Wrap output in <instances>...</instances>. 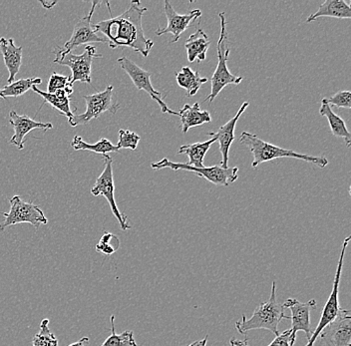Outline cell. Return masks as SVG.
Wrapping results in <instances>:
<instances>
[{
	"instance_id": "5bb4252c",
	"label": "cell",
	"mask_w": 351,
	"mask_h": 346,
	"mask_svg": "<svg viewBox=\"0 0 351 346\" xmlns=\"http://www.w3.org/2000/svg\"><path fill=\"white\" fill-rule=\"evenodd\" d=\"M285 308H289L291 315L289 319L291 321V339L295 343L296 334L298 332H304L306 334L307 341L311 338V312L317 308L315 299H311L307 302H300L296 299H289L282 304Z\"/></svg>"
},
{
	"instance_id": "4fadbf2b",
	"label": "cell",
	"mask_w": 351,
	"mask_h": 346,
	"mask_svg": "<svg viewBox=\"0 0 351 346\" xmlns=\"http://www.w3.org/2000/svg\"><path fill=\"white\" fill-rule=\"evenodd\" d=\"M164 12L166 14L167 24L166 27L158 28L156 30V35L161 36V35L171 34L173 35L172 41L170 45L178 42L181 38V35L186 32L197 18L202 16V12L199 10H194L192 12L186 13V14H180L174 10L172 4L169 1L164 2Z\"/></svg>"
},
{
	"instance_id": "8d00e7d4",
	"label": "cell",
	"mask_w": 351,
	"mask_h": 346,
	"mask_svg": "<svg viewBox=\"0 0 351 346\" xmlns=\"http://www.w3.org/2000/svg\"><path fill=\"white\" fill-rule=\"evenodd\" d=\"M208 336H205V338L202 339V341H197L195 343H191L189 346H207Z\"/></svg>"
},
{
	"instance_id": "d6986e66",
	"label": "cell",
	"mask_w": 351,
	"mask_h": 346,
	"mask_svg": "<svg viewBox=\"0 0 351 346\" xmlns=\"http://www.w3.org/2000/svg\"><path fill=\"white\" fill-rule=\"evenodd\" d=\"M319 17L350 19L351 4L344 0H326L320 4L317 12L307 17L306 23H313Z\"/></svg>"
},
{
	"instance_id": "74e56055",
	"label": "cell",
	"mask_w": 351,
	"mask_h": 346,
	"mask_svg": "<svg viewBox=\"0 0 351 346\" xmlns=\"http://www.w3.org/2000/svg\"><path fill=\"white\" fill-rule=\"evenodd\" d=\"M56 3H57L56 1H54V2H47V1L43 2V1H41V4H43L44 8H47V10H51V8H53V6Z\"/></svg>"
},
{
	"instance_id": "f1b7e54d",
	"label": "cell",
	"mask_w": 351,
	"mask_h": 346,
	"mask_svg": "<svg viewBox=\"0 0 351 346\" xmlns=\"http://www.w3.org/2000/svg\"><path fill=\"white\" fill-rule=\"evenodd\" d=\"M49 319H44L39 326L38 334L32 339V346H58V339L50 330Z\"/></svg>"
},
{
	"instance_id": "277c9868",
	"label": "cell",
	"mask_w": 351,
	"mask_h": 346,
	"mask_svg": "<svg viewBox=\"0 0 351 346\" xmlns=\"http://www.w3.org/2000/svg\"><path fill=\"white\" fill-rule=\"evenodd\" d=\"M219 21H221V32H219L218 45H217L218 65H217L216 70H215L214 74L210 78V83H212L210 94L205 100L210 103L216 99L221 90L226 88L228 85H239L243 80L241 76L234 75L228 68L230 50L225 12L219 13Z\"/></svg>"
},
{
	"instance_id": "9c48e42d",
	"label": "cell",
	"mask_w": 351,
	"mask_h": 346,
	"mask_svg": "<svg viewBox=\"0 0 351 346\" xmlns=\"http://www.w3.org/2000/svg\"><path fill=\"white\" fill-rule=\"evenodd\" d=\"M4 222L0 223V232L17 223H30L38 230L41 225H47L48 220L43 210L33 203H26L21 197L14 196L10 199V212H3Z\"/></svg>"
},
{
	"instance_id": "d590c367",
	"label": "cell",
	"mask_w": 351,
	"mask_h": 346,
	"mask_svg": "<svg viewBox=\"0 0 351 346\" xmlns=\"http://www.w3.org/2000/svg\"><path fill=\"white\" fill-rule=\"evenodd\" d=\"M89 343V338L88 337H82L80 341H76V343H72V345L68 346H85Z\"/></svg>"
},
{
	"instance_id": "30bf717a",
	"label": "cell",
	"mask_w": 351,
	"mask_h": 346,
	"mask_svg": "<svg viewBox=\"0 0 351 346\" xmlns=\"http://www.w3.org/2000/svg\"><path fill=\"white\" fill-rule=\"evenodd\" d=\"M94 58H102V55L96 51V47L87 45L82 54L70 53L61 57H55L54 63L69 67L72 71L70 77V87L73 88L74 83H91V67Z\"/></svg>"
},
{
	"instance_id": "44dd1931",
	"label": "cell",
	"mask_w": 351,
	"mask_h": 346,
	"mask_svg": "<svg viewBox=\"0 0 351 346\" xmlns=\"http://www.w3.org/2000/svg\"><path fill=\"white\" fill-rule=\"evenodd\" d=\"M210 45V41L208 35L204 32L203 29L197 28L194 34L190 35L185 42L189 62L205 60Z\"/></svg>"
},
{
	"instance_id": "6da1fadb",
	"label": "cell",
	"mask_w": 351,
	"mask_h": 346,
	"mask_svg": "<svg viewBox=\"0 0 351 346\" xmlns=\"http://www.w3.org/2000/svg\"><path fill=\"white\" fill-rule=\"evenodd\" d=\"M147 8L140 1H132L126 12L116 17L93 24L96 34H104L110 48L128 47L148 57L154 42L145 36L142 25L143 14Z\"/></svg>"
},
{
	"instance_id": "484cf974",
	"label": "cell",
	"mask_w": 351,
	"mask_h": 346,
	"mask_svg": "<svg viewBox=\"0 0 351 346\" xmlns=\"http://www.w3.org/2000/svg\"><path fill=\"white\" fill-rule=\"evenodd\" d=\"M71 146L73 147L74 150L80 151H89V152L96 153V154L104 155L109 154V153H118L119 149L117 146L112 144L106 138H102L98 142L94 144H88L86 142L83 141L82 138L79 136H75L72 140Z\"/></svg>"
},
{
	"instance_id": "8fae6325",
	"label": "cell",
	"mask_w": 351,
	"mask_h": 346,
	"mask_svg": "<svg viewBox=\"0 0 351 346\" xmlns=\"http://www.w3.org/2000/svg\"><path fill=\"white\" fill-rule=\"evenodd\" d=\"M98 4H100V2H92V6L91 8H90L89 13H88L86 16L82 17V18L77 21L69 40L63 45L62 48L57 47V49L54 50V53L56 57H61L65 55V54L70 53L72 50L75 49L78 46L87 45V43H107L106 39L98 36L95 30H94L93 24L91 23L92 16H93L96 6H97Z\"/></svg>"
},
{
	"instance_id": "8992f818",
	"label": "cell",
	"mask_w": 351,
	"mask_h": 346,
	"mask_svg": "<svg viewBox=\"0 0 351 346\" xmlns=\"http://www.w3.org/2000/svg\"><path fill=\"white\" fill-rule=\"evenodd\" d=\"M350 236L346 238L342 244L341 251H340L339 264H337V273H335V280H333L332 291H331L330 295H329L328 301L322 310V317H320L319 323H318L317 328L315 332L311 335V338L307 341L306 346H315V341L319 334H322L324 328L328 325L331 321L337 319V315L341 312L342 308H340L339 295V282L341 279L342 267H343L344 256H346V249L350 245Z\"/></svg>"
},
{
	"instance_id": "1f68e13d",
	"label": "cell",
	"mask_w": 351,
	"mask_h": 346,
	"mask_svg": "<svg viewBox=\"0 0 351 346\" xmlns=\"http://www.w3.org/2000/svg\"><path fill=\"white\" fill-rule=\"evenodd\" d=\"M70 87L69 76L61 75V74L53 72L50 76L47 85V93L53 94L59 90H64Z\"/></svg>"
},
{
	"instance_id": "d6a6232c",
	"label": "cell",
	"mask_w": 351,
	"mask_h": 346,
	"mask_svg": "<svg viewBox=\"0 0 351 346\" xmlns=\"http://www.w3.org/2000/svg\"><path fill=\"white\" fill-rule=\"evenodd\" d=\"M329 105L337 107V108L350 109L351 107V93L348 90L339 91L335 95L329 98H324Z\"/></svg>"
},
{
	"instance_id": "7402d4cb",
	"label": "cell",
	"mask_w": 351,
	"mask_h": 346,
	"mask_svg": "<svg viewBox=\"0 0 351 346\" xmlns=\"http://www.w3.org/2000/svg\"><path fill=\"white\" fill-rule=\"evenodd\" d=\"M319 114L328 119L329 127H330L331 133L335 137L342 138L346 141V147H350L351 135L348 131L346 122L339 117L337 114L331 109L330 105L326 102V99L322 100V107L319 109Z\"/></svg>"
},
{
	"instance_id": "603a6c76",
	"label": "cell",
	"mask_w": 351,
	"mask_h": 346,
	"mask_svg": "<svg viewBox=\"0 0 351 346\" xmlns=\"http://www.w3.org/2000/svg\"><path fill=\"white\" fill-rule=\"evenodd\" d=\"M178 85L186 90V97L196 95L202 85L208 82V78L202 77L199 72L194 71L190 67L182 68L181 71L176 74Z\"/></svg>"
},
{
	"instance_id": "d4e9b609",
	"label": "cell",
	"mask_w": 351,
	"mask_h": 346,
	"mask_svg": "<svg viewBox=\"0 0 351 346\" xmlns=\"http://www.w3.org/2000/svg\"><path fill=\"white\" fill-rule=\"evenodd\" d=\"M215 142H216V139L212 138V139L202 142V143L185 144V145L180 147L178 154H185L188 156L189 163H186L188 165L196 168H203L205 167L204 159H205L206 154Z\"/></svg>"
},
{
	"instance_id": "52a82bcc",
	"label": "cell",
	"mask_w": 351,
	"mask_h": 346,
	"mask_svg": "<svg viewBox=\"0 0 351 346\" xmlns=\"http://www.w3.org/2000/svg\"><path fill=\"white\" fill-rule=\"evenodd\" d=\"M113 90L112 85H108L104 91L97 92L92 95L83 96V99L86 103V111L79 115H74L71 119L68 120V123L71 127L79 125H86L91 120L98 119L101 114L110 112L112 114L117 113L120 109V105L113 101Z\"/></svg>"
},
{
	"instance_id": "f546056e",
	"label": "cell",
	"mask_w": 351,
	"mask_h": 346,
	"mask_svg": "<svg viewBox=\"0 0 351 346\" xmlns=\"http://www.w3.org/2000/svg\"><path fill=\"white\" fill-rule=\"evenodd\" d=\"M120 240L118 236L113 235V234L106 232L104 235L101 236L100 240L96 245V251L97 253L103 254V255L110 257V256L115 254L119 249Z\"/></svg>"
},
{
	"instance_id": "4316f807",
	"label": "cell",
	"mask_w": 351,
	"mask_h": 346,
	"mask_svg": "<svg viewBox=\"0 0 351 346\" xmlns=\"http://www.w3.org/2000/svg\"><path fill=\"white\" fill-rule=\"evenodd\" d=\"M41 83H43L41 78L19 79L10 84L5 85L3 88H0V98L6 99L8 97H19L25 94L28 90L32 89V86H37Z\"/></svg>"
},
{
	"instance_id": "9a60e30c",
	"label": "cell",
	"mask_w": 351,
	"mask_h": 346,
	"mask_svg": "<svg viewBox=\"0 0 351 346\" xmlns=\"http://www.w3.org/2000/svg\"><path fill=\"white\" fill-rule=\"evenodd\" d=\"M320 339L328 346H351V315L350 310H343L324 328Z\"/></svg>"
},
{
	"instance_id": "cb8c5ba5",
	"label": "cell",
	"mask_w": 351,
	"mask_h": 346,
	"mask_svg": "<svg viewBox=\"0 0 351 346\" xmlns=\"http://www.w3.org/2000/svg\"><path fill=\"white\" fill-rule=\"evenodd\" d=\"M33 91L43 98L44 102L51 105L53 108L58 110L59 113L67 117L68 120L71 119L74 116V112L70 109V96L66 93L65 90H59L53 94L41 91L37 86H32Z\"/></svg>"
},
{
	"instance_id": "ffe728a7",
	"label": "cell",
	"mask_w": 351,
	"mask_h": 346,
	"mask_svg": "<svg viewBox=\"0 0 351 346\" xmlns=\"http://www.w3.org/2000/svg\"><path fill=\"white\" fill-rule=\"evenodd\" d=\"M179 117L181 118L182 132L184 134L188 133L191 128L210 123L212 121L210 112L202 111L197 102L194 105L186 104L179 111Z\"/></svg>"
},
{
	"instance_id": "ba28073f",
	"label": "cell",
	"mask_w": 351,
	"mask_h": 346,
	"mask_svg": "<svg viewBox=\"0 0 351 346\" xmlns=\"http://www.w3.org/2000/svg\"><path fill=\"white\" fill-rule=\"evenodd\" d=\"M104 170L100 176L96 180L95 186L91 189L93 196H103L108 201L111 211L114 217L117 219L121 229L123 231H128L131 229L130 223L126 214H122L118 209L115 200V184L113 177V160L108 155H104Z\"/></svg>"
},
{
	"instance_id": "e575fe53",
	"label": "cell",
	"mask_w": 351,
	"mask_h": 346,
	"mask_svg": "<svg viewBox=\"0 0 351 346\" xmlns=\"http://www.w3.org/2000/svg\"><path fill=\"white\" fill-rule=\"evenodd\" d=\"M230 343L232 346H250L247 345V339H245V341H239V339L232 338L230 341Z\"/></svg>"
},
{
	"instance_id": "7a4b0ae2",
	"label": "cell",
	"mask_w": 351,
	"mask_h": 346,
	"mask_svg": "<svg viewBox=\"0 0 351 346\" xmlns=\"http://www.w3.org/2000/svg\"><path fill=\"white\" fill-rule=\"evenodd\" d=\"M240 142L249 149L254 157L252 167L256 169L261 164L265 162L274 161L280 158H291V159L302 160L308 163L315 164L317 167L324 169L328 165V160L326 157L309 156V155L300 154L293 150L280 148L274 146L269 142L263 141L258 136L249 132L241 133Z\"/></svg>"
},
{
	"instance_id": "2e32d148",
	"label": "cell",
	"mask_w": 351,
	"mask_h": 346,
	"mask_svg": "<svg viewBox=\"0 0 351 346\" xmlns=\"http://www.w3.org/2000/svg\"><path fill=\"white\" fill-rule=\"evenodd\" d=\"M249 106V102H243L239 111L237 112L236 115L232 119L229 120L227 123L223 124V126L219 127L216 132L208 133V136L215 138L216 141L219 142V152H221V161L219 163L221 167H229L230 149L232 142L234 141V130H236L237 123H238L239 119L243 115V112Z\"/></svg>"
},
{
	"instance_id": "ac0fdd59",
	"label": "cell",
	"mask_w": 351,
	"mask_h": 346,
	"mask_svg": "<svg viewBox=\"0 0 351 346\" xmlns=\"http://www.w3.org/2000/svg\"><path fill=\"white\" fill-rule=\"evenodd\" d=\"M0 52L3 57L4 64L10 72L8 82H14L15 76L19 74L22 63V47L15 46L13 38H0Z\"/></svg>"
},
{
	"instance_id": "5b68a950",
	"label": "cell",
	"mask_w": 351,
	"mask_h": 346,
	"mask_svg": "<svg viewBox=\"0 0 351 346\" xmlns=\"http://www.w3.org/2000/svg\"><path fill=\"white\" fill-rule=\"evenodd\" d=\"M151 167L154 170L171 169L173 171L182 170L195 173L197 176L207 180L210 183L217 186H223V187H228L239 178L238 167L223 168L221 166H213V167L196 168L185 163H175L167 158H164L157 163H153Z\"/></svg>"
},
{
	"instance_id": "4dcf8cb0",
	"label": "cell",
	"mask_w": 351,
	"mask_h": 346,
	"mask_svg": "<svg viewBox=\"0 0 351 346\" xmlns=\"http://www.w3.org/2000/svg\"><path fill=\"white\" fill-rule=\"evenodd\" d=\"M141 137L136 134L135 132H132L130 130H119V141H118L117 148L121 149H130V150H136L139 144Z\"/></svg>"
},
{
	"instance_id": "e0dca14e",
	"label": "cell",
	"mask_w": 351,
	"mask_h": 346,
	"mask_svg": "<svg viewBox=\"0 0 351 346\" xmlns=\"http://www.w3.org/2000/svg\"><path fill=\"white\" fill-rule=\"evenodd\" d=\"M10 122L14 129V135L10 140L11 145L16 146L19 150H23L25 144V136L30 131L39 129V130L47 131L53 128L51 123H41L35 121L34 119L28 117L27 115H19L15 111L10 112Z\"/></svg>"
},
{
	"instance_id": "3957f363",
	"label": "cell",
	"mask_w": 351,
	"mask_h": 346,
	"mask_svg": "<svg viewBox=\"0 0 351 346\" xmlns=\"http://www.w3.org/2000/svg\"><path fill=\"white\" fill-rule=\"evenodd\" d=\"M282 319H289V317L285 314L284 306L276 299V284L273 282L269 301L256 308L250 319L243 315L241 321H237L236 328L241 335H245L251 330H267L276 336L280 334L278 325Z\"/></svg>"
},
{
	"instance_id": "836d02e7",
	"label": "cell",
	"mask_w": 351,
	"mask_h": 346,
	"mask_svg": "<svg viewBox=\"0 0 351 346\" xmlns=\"http://www.w3.org/2000/svg\"><path fill=\"white\" fill-rule=\"evenodd\" d=\"M293 339H291V330H285L282 334L276 335V338L267 346H293Z\"/></svg>"
},
{
	"instance_id": "83f0119b",
	"label": "cell",
	"mask_w": 351,
	"mask_h": 346,
	"mask_svg": "<svg viewBox=\"0 0 351 346\" xmlns=\"http://www.w3.org/2000/svg\"><path fill=\"white\" fill-rule=\"evenodd\" d=\"M111 323V335L107 337L106 341L101 346H138L134 338L133 332L126 330L122 334H118L115 332V317L111 315L110 319Z\"/></svg>"
},
{
	"instance_id": "7c38bea8",
	"label": "cell",
	"mask_w": 351,
	"mask_h": 346,
	"mask_svg": "<svg viewBox=\"0 0 351 346\" xmlns=\"http://www.w3.org/2000/svg\"><path fill=\"white\" fill-rule=\"evenodd\" d=\"M117 62L121 68L128 74L136 88L144 90L154 101H156L159 104L162 113L180 116L179 112H175L172 109L169 108L168 104H166L165 101L162 99L161 92L157 91V90L154 88L152 83H151V72L138 66L135 62H133L127 57H121V58L117 59Z\"/></svg>"
}]
</instances>
